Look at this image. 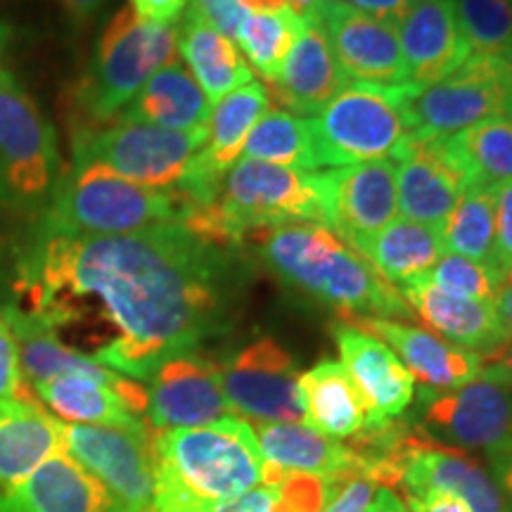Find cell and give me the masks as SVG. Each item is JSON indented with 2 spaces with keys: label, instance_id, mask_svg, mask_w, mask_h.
Listing matches in <instances>:
<instances>
[{
  "label": "cell",
  "instance_id": "6da1fadb",
  "mask_svg": "<svg viewBox=\"0 0 512 512\" xmlns=\"http://www.w3.org/2000/svg\"><path fill=\"white\" fill-rule=\"evenodd\" d=\"M247 271L238 249L181 223L126 235L36 226L15 259V309L69 349L131 380L228 335Z\"/></svg>",
  "mask_w": 512,
  "mask_h": 512
},
{
  "label": "cell",
  "instance_id": "7a4b0ae2",
  "mask_svg": "<svg viewBox=\"0 0 512 512\" xmlns=\"http://www.w3.org/2000/svg\"><path fill=\"white\" fill-rule=\"evenodd\" d=\"M155 491L147 512H219L264 479L252 425L230 418L209 427L155 432Z\"/></svg>",
  "mask_w": 512,
  "mask_h": 512
},
{
  "label": "cell",
  "instance_id": "3957f363",
  "mask_svg": "<svg viewBox=\"0 0 512 512\" xmlns=\"http://www.w3.org/2000/svg\"><path fill=\"white\" fill-rule=\"evenodd\" d=\"M259 256L294 292L323 302L339 316L413 318L401 292L330 228L287 223L259 235Z\"/></svg>",
  "mask_w": 512,
  "mask_h": 512
},
{
  "label": "cell",
  "instance_id": "277c9868",
  "mask_svg": "<svg viewBox=\"0 0 512 512\" xmlns=\"http://www.w3.org/2000/svg\"><path fill=\"white\" fill-rule=\"evenodd\" d=\"M178 57V29L140 19L121 8L95 43L86 72L72 88V126L117 119L152 74Z\"/></svg>",
  "mask_w": 512,
  "mask_h": 512
},
{
  "label": "cell",
  "instance_id": "5b68a950",
  "mask_svg": "<svg viewBox=\"0 0 512 512\" xmlns=\"http://www.w3.org/2000/svg\"><path fill=\"white\" fill-rule=\"evenodd\" d=\"M178 223L171 192L128 181L100 162H72L62 171L36 226L64 235H126Z\"/></svg>",
  "mask_w": 512,
  "mask_h": 512
},
{
  "label": "cell",
  "instance_id": "8992f818",
  "mask_svg": "<svg viewBox=\"0 0 512 512\" xmlns=\"http://www.w3.org/2000/svg\"><path fill=\"white\" fill-rule=\"evenodd\" d=\"M214 214L221 242L235 249L247 235L287 223L328 228V176L240 157L223 178Z\"/></svg>",
  "mask_w": 512,
  "mask_h": 512
},
{
  "label": "cell",
  "instance_id": "52a82bcc",
  "mask_svg": "<svg viewBox=\"0 0 512 512\" xmlns=\"http://www.w3.org/2000/svg\"><path fill=\"white\" fill-rule=\"evenodd\" d=\"M418 93L408 83L370 86L347 83L316 119H311L320 169L392 159L413 131L408 102Z\"/></svg>",
  "mask_w": 512,
  "mask_h": 512
},
{
  "label": "cell",
  "instance_id": "ba28073f",
  "mask_svg": "<svg viewBox=\"0 0 512 512\" xmlns=\"http://www.w3.org/2000/svg\"><path fill=\"white\" fill-rule=\"evenodd\" d=\"M60 176L53 124L0 64V207L41 219Z\"/></svg>",
  "mask_w": 512,
  "mask_h": 512
},
{
  "label": "cell",
  "instance_id": "9c48e42d",
  "mask_svg": "<svg viewBox=\"0 0 512 512\" xmlns=\"http://www.w3.org/2000/svg\"><path fill=\"white\" fill-rule=\"evenodd\" d=\"M207 138V126L169 131L119 119L98 126H72V162H100L128 181L171 192Z\"/></svg>",
  "mask_w": 512,
  "mask_h": 512
},
{
  "label": "cell",
  "instance_id": "30bf717a",
  "mask_svg": "<svg viewBox=\"0 0 512 512\" xmlns=\"http://www.w3.org/2000/svg\"><path fill=\"white\" fill-rule=\"evenodd\" d=\"M408 422L422 439L484 456L512 439V387L489 375L458 389H420Z\"/></svg>",
  "mask_w": 512,
  "mask_h": 512
},
{
  "label": "cell",
  "instance_id": "8fae6325",
  "mask_svg": "<svg viewBox=\"0 0 512 512\" xmlns=\"http://www.w3.org/2000/svg\"><path fill=\"white\" fill-rule=\"evenodd\" d=\"M512 62L489 55H470L432 86L408 102L413 131L453 136L491 117L510 114Z\"/></svg>",
  "mask_w": 512,
  "mask_h": 512
},
{
  "label": "cell",
  "instance_id": "7c38bea8",
  "mask_svg": "<svg viewBox=\"0 0 512 512\" xmlns=\"http://www.w3.org/2000/svg\"><path fill=\"white\" fill-rule=\"evenodd\" d=\"M60 439L62 451L98 479L121 510L147 512L155 491V432L60 420Z\"/></svg>",
  "mask_w": 512,
  "mask_h": 512
},
{
  "label": "cell",
  "instance_id": "4fadbf2b",
  "mask_svg": "<svg viewBox=\"0 0 512 512\" xmlns=\"http://www.w3.org/2000/svg\"><path fill=\"white\" fill-rule=\"evenodd\" d=\"M221 387L230 411L256 422H304L297 358L275 337H256L228 354Z\"/></svg>",
  "mask_w": 512,
  "mask_h": 512
},
{
  "label": "cell",
  "instance_id": "5bb4252c",
  "mask_svg": "<svg viewBox=\"0 0 512 512\" xmlns=\"http://www.w3.org/2000/svg\"><path fill=\"white\" fill-rule=\"evenodd\" d=\"M145 389V420L152 432L209 427L233 413L223 396L219 361L200 351L166 358Z\"/></svg>",
  "mask_w": 512,
  "mask_h": 512
},
{
  "label": "cell",
  "instance_id": "9a60e30c",
  "mask_svg": "<svg viewBox=\"0 0 512 512\" xmlns=\"http://www.w3.org/2000/svg\"><path fill=\"white\" fill-rule=\"evenodd\" d=\"M311 19L323 27L332 55L349 83H406V64L394 24L370 17L342 0H320Z\"/></svg>",
  "mask_w": 512,
  "mask_h": 512
},
{
  "label": "cell",
  "instance_id": "2e32d148",
  "mask_svg": "<svg viewBox=\"0 0 512 512\" xmlns=\"http://www.w3.org/2000/svg\"><path fill=\"white\" fill-rule=\"evenodd\" d=\"M396 192L406 219L441 228L467 190L465 176L448 155L446 136L411 131L396 155Z\"/></svg>",
  "mask_w": 512,
  "mask_h": 512
},
{
  "label": "cell",
  "instance_id": "e0dca14e",
  "mask_svg": "<svg viewBox=\"0 0 512 512\" xmlns=\"http://www.w3.org/2000/svg\"><path fill=\"white\" fill-rule=\"evenodd\" d=\"M31 392L50 415L72 425L150 430L145 420L147 389L138 380L119 373L110 380L91 375H62L34 384Z\"/></svg>",
  "mask_w": 512,
  "mask_h": 512
},
{
  "label": "cell",
  "instance_id": "ac0fdd59",
  "mask_svg": "<svg viewBox=\"0 0 512 512\" xmlns=\"http://www.w3.org/2000/svg\"><path fill=\"white\" fill-rule=\"evenodd\" d=\"M403 498L441 489L470 505L472 512H512L494 475L470 453L448 448L413 434L401 458L399 486Z\"/></svg>",
  "mask_w": 512,
  "mask_h": 512
},
{
  "label": "cell",
  "instance_id": "d6986e66",
  "mask_svg": "<svg viewBox=\"0 0 512 512\" xmlns=\"http://www.w3.org/2000/svg\"><path fill=\"white\" fill-rule=\"evenodd\" d=\"M328 176V228L358 247L394 221L399 209L396 164L392 159L325 171Z\"/></svg>",
  "mask_w": 512,
  "mask_h": 512
},
{
  "label": "cell",
  "instance_id": "ffe728a7",
  "mask_svg": "<svg viewBox=\"0 0 512 512\" xmlns=\"http://www.w3.org/2000/svg\"><path fill=\"white\" fill-rule=\"evenodd\" d=\"M332 337L368 408V425L399 420L415 401V377L382 339L349 323L332 325Z\"/></svg>",
  "mask_w": 512,
  "mask_h": 512
},
{
  "label": "cell",
  "instance_id": "44dd1931",
  "mask_svg": "<svg viewBox=\"0 0 512 512\" xmlns=\"http://www.w3.org/2000/svg\"><path fill=\"white\" fill-rule=\"evenodd\" d=\"M344 323L382 339L396 356L403 358V366L411 370L413 377H418L425 389L448 392L482 375V356L446 342L430 330L373 316H349L344 318Z\"/></svg>",
  "mask_w": 512,
  "mask_h": 512
},
{
  "label": "cell",
  "instance_id": "7402d4cb",
  "mask_svg": "<svg viewBox=\"0 0 512 512\" xmlns=\"http://www.w3.org/2000/svg\"><path fill=\"white\" fill-rule=\"evenodd\" d=\"M396 31L406 64V83L415 91L444 79L472 55L460 34L453 0H415L396 24Z\"/></svg>",
  "mask_w": 512,
  "mask_h": 512
},
{
  "label": "cell",
  "instance_id": "603a6c76",
  "mask_svg": "<svg viewBox=\"0 0 512 512\" xmlns=\"http://www.w3.org/2000/svg\"><path fill=\"white\" fill-rule=\"evenodd\" d=\"M399 292L413 318H418L425 328L432 330V335L446 342L486 356L508 339L498 320L496 304L472 302L448 294L432 283L430 275H420L411 283L401 285Z\"/></svg>",
  "mask_w": 512,
  "mask_h": 512
},
{
  "label": "cell",
  "instance_id": "cb8c5ba5",
  "mask_svg": "<svg viewBox=\"0 0 512 512\" xmlns=\"http://www.w3.org/2000/svg\"><path fill=\"white\" fill-rule=\"evenodd\" d=\"M0 512H124L93 475L67 453L48 458L0 498Z\"/></svg>",
  "mask_w": 512,
  "mask_h": 512
},
{
  "label": "cell",
  "instance_id": "d4e9b609",
  "mask_svg": "<svg viewBox=\"0 0 512 512\" xmlns=\"http://www.w3.org/2000/svg\"><path fill=\"white\" fill-rule=\"evenodd\" d=\"M261 456L287 472H306L347 484L363 479L361 460L354 448L323 437L302 422H256L252 427Z\"/></svg>",
  "mask_w": 512,
  "mask_h": 512
},
{
  "label": "cell",
  "instance_id": "484cf974",
  "mask_svg": "<svg viewBox=\"0 0 512 512\" xmlns=\"http://www.w3.org/2000/svg\"><path fill=\"white\" fill-rule=\"evenodd\" d=\"M347 83V76L332 55L323 27L316 19H309L278 81L268 83V88L280 107H287L290 114L306 117V114L323 110Z\"/></svg>",
  "mask_w": 512,
  "mask_h": 512
},
{
  "label": "cell",
  "instance_id": "4316f807",
  "mask_svg": "<svg viewBox=\"0 0 512 512\" xmlns=\"http://www.w3.org/2000/svg\"><path fill=\"white\" fill-rule=\"evenodd\" d=\"M209 117V98L195 76L176 60L152 74L117 119L126 124L169 128V131H195L207 126Z\"/></svg>",
  "mask_w": 512,
  "mask_h": 512
},
{
  "label": "cell",
  "instance_id": "83f0119b",
  "mask_svg": "<svg viewBox=\"0 0 512 512\" xmlns=\"http://www.w3.org/2000/svg\"><path fill=\"white\" fill-rule=\"evenodd\" d=\"M304 422L330 439H351L368 425V408L347 368L320 361L299 375Z\"/></svg>",
  "mask_w": 512,
  "mask_h": 512
},
{
  "label": "cell",
  "instance_id": "f1b7e54d",
  "mask_svg": "<svg viewBox=\"0 0 512 512\" xmlns=\"http://www.w3.org/2000/svg\"><path fill=\"white\" fill-rule=\"evenodd\" d=\"M178 53L188 62L192 76L209 102H219L228 93L254 81L252 69L240 55L238 46L192 8L183 12V24L178 29Z\"/></svg>",
  "mask_w": 512,
  "mask_h": 512
},
{
  "label": "cell",
  "instance_id": "f546056e",
  "mask_svg": "<svg viewBox=\"0 0 512 512\" xmlns=\"http://www.w3.org/2000/svg\"><path fill=\"white\" fill-rule=\"evenodd\" d=\"M57 453H62L60 420L38 403L19 401L0 420V498Z\"/></svg>",
  "mask_w": 512,
  "mask_h": 512
},
{
  "label": "cell",
  "instance_id": "4dcf8cb0",
  "mask_svg": "<svg viewBox=\"0 0 512 512\" xmlns=\"http://www.w3.org/2000/svg\"><path fill=\"white\" fill-rule=\"evenodd\" d=\"M356 252L382 275L387 283L406 285L427 275L444 252L441 230L411 219H394L387 228L363 240Z\"/></svg>",
  "mask_w": 512,
  "mask_h": 512
},
{
  "label": "cell",
  "instance_id": "1f68e13d",
  "mask_svg": "<svg viewBox=\"0 0 512 512\" xmlns=\"http://www.w3.org/2000/svg\"><path fill=\"white\" fill-rule=\"evenodd\" d=\"M0 318L5 320L12 337H15L19 366H22V375L29 387L62 375H91L102 377V380H110L117 375L114 370L95 363L93 358L69 349L53 332L38 325L34 318L24 316L12 304H0Z\"/></svg>",
  "mask_w": 512,
  "mask_h": 512
},
{
  "label": "cell",
  "instance_id": "d6a6232c",
  "mask_svg": "<svg viewBox=\"0 0 512 512\" xmlns=\"http://www.w3.org/2000/svg\"><path fill=\"white\" fill-rule=\"evenodd\" d=\"M448 155L470 185H498L512 178V114L491 117L446 136Z\"/></svg>",
  "mask_w": 512,
  "mask_h": 512
},
{
  "label": "cell",
  "instance_id": "836d02e7",
  "mask_svg": "<svg viewBox=\"0 0 512 512\" xmlns=\"http://www.w3.org/2000/svg\"><path fill=\"white\" fill-rule=\"evenodd\" d=\"M242 157L297 171L320 169L311 119L280 110L266 112L256 121L247 136Z\"/></svg>",
  "mask_w": 512,
  "mask_h": 512
},
{
  "label": "cell",
  "instance_id": "e575fe53",
  "mask_svg": "<svg viewBox=\"0 0 512 512\" xmlns=\"http://www.w3.org/2000/svg\"><path fill=\"white\" fill-rule=\"evenodd\" d=\"M496 185H470L441 226L444 249L467 259L494 264L496 238Z\"/></svg>",
  "mask_w": 512,
  "mask_h": 512
},
{
  "label": "cell",
  "instance_id": "d590c367",
  "mask_svg": "<svg viewBox=\"0 0 512 512\" xmlns=\"http://www.w3.org/2000/svg\"><path fill=\"white\" fill-rule=\"evenodd\" d=\"M309 19L297 12H247L238 31V43L245 50L247 60L268 83L278 81L294 43L299 41Z\"/></svg>",
  "mask_w": 512,
  "mask_h": 512
},
{
  "label": "cell",
  "instance_id": "8d00e7d4",
  "mask_svg": "<svg viewBox=\"0 0 512 512\" xmlns=\"http://www.w3.org/2000/svg\"><path fill=\"white\" fill-rule=\"evenodd\" d=\"M344 484L306 472H280L278 479L254 486L219 512H323Z\"/></svg>",
  "mask_w": 512,
  "mask_h": 512
},
{
  "label": "cell",
  "instance_id": "74e56055",
  "mask_svg": "<svg viewBox=\"0 0 512 512\" xmlns=\"http://www.w3.org/2000/svg\"><path fill=\"white\" fill-rule=\"evenodd\" d=\"M453 10L470 53L512 62V0H453Z\"/></svg>",
  "mask_w": 512,
  "mask_h": 512
},
{
  "label": "cell",
  "instance_id": "f35d334b",
  "mask_svg": "<svg viewBox=\"0 0 512 512\" xmlns=\"http://www.w3.org/2000/svg\"><path fill=\"white\" fill-rule=\"evenodd\" d=\"M427 275H430L434 285H439L448 294L491 304H496V297L505 280L496 266L482 264V261L467 259V256L460 254L444 256Z\"/></svg>",
  "mask_w": 512,
  "mask_h": 512
},
{
  "label": "cell",
  "instance_id": "ab89813d",
  "mask_svg": "<svg viewBox=\"0 0 512 512\" xmlns=\"http://www.w3.org/2000/svg\"><path fill=\"white\" fill-rule=\"evenodd\" d=\"M0 401L38 403L27 380H24L17 342L3 318H0Z\"/></svg>",
  "mask_w": 512,
  "mask_h": 512
},
{
  "label": "cell",
  "instance_id": "60d3db41",
  "mask_svg": "<svg viewBox=\"0 0 512 512\" xmlns=\"http://www.w3.org/2000/svg\"><path fill=\"white\" fill-rule=\"evenodd\" d=\"M496 202V238L494 264L503 278L512 275V178L494 188Z\"/></svg>",
  "mask_w": 512,
  "mask_h": 512
},
{
  "label": "cell",
  "instance_id": "b9f144b4",
  "mask_svg": "<svg viewBox=\"0 0 512 512\" xmlns=\"http://www.w3.org/2000/svg\"><path fill=\"white\" fill-rule=\"evenodd\" d=\"M190 8L207 19L211 27L219 29L223 36H228L230 41L238 36L242 19L247 15L240 0H190Z\"/></svg>",
  "mask_w": 512,
  "mask_h": 512
},
{
  "label": "cell",
  "instance_id": "7bdbcfd3",
  "mask_svg": "<svg viewBox=\"0 0 512 512\" xmlns=\"http://www.w3.org/2000/svg\"><path fill=\"white\" fill-rule=\"evenodd\" d=\"M377 494V486L368 479H351L332 496L323 512H366Z\"/></svg>",
  "mask_w": 512,
  "mask_h": 512
},
{
  "label": "cell",
  "instance_id": "ee69618b",
  "mask_svg": "<svg viewBox=\"0 0 512 512\" xmlns=\"http://www.w3.org/2000/svg\"><path fill=\"white\" fill-rule=\"evenodd\" d=\"M128 8L140 19L152 24H162V27H174L183 12L188 10V0H128Z\"/></svg>",
  "mask_w": 512,
  "mask_h": 512
},
{
  "label": "cell",
  "instance_id": "f6af8a7d",
  "mask_svg": "<svg viewBox=\"0 0 512 512\" xmlns=\"http://www.w3.org/2000/svg\"><path fill=\"white\" fill-rule=\"evenodd\" d=\"M408 512H472L463 498L441 489H427L422 494L406 496Z\"/></svg>",
  "mask_w": 512,
  "mask_h": 512
},
{
  "label": "cell",
  "instance_id": "bcb514c9",
  "mask_svg": "<svg viewBox=\"0 0 512 512\" xmlns=\"http://www.w3.org/2000/svg\"><path fill=\"white\" fill-rule=\"evenodd\" d=\"M342 3H347L351 8L366 12V15L382 19V22H389L396 27V24L406 17V12L411 10L415 0H342Z\"/></svg>",
  "mask_w": 512,
  "mask_h": 512
},
{
  "label": "cell",
  "instance_id": "7dc6e473",
  "mask_svg": "<svg viewBox=\"0 0 512 512\" xmlns=\"http://www.w3.org/2000/svg\"><path fill=\"white\" fill-rule=\"evenodd\" d=\"M486 460H489V472L494 475L496 484L501 486L505 501L512 510V439L501 448H496L494 453H489Z\"/></svg>",
  "mask_w": 512,
  "mask_h": 512
},
{
  "label": "cell",
  "instance_id": "c3c4849f",
  "mask_svg": "<svg viewBox=\"0 0 512 512\" xmlns=\"http://www.w3.org/2000/svg\"><path fill=\"white\" fill-rule=\"evenodd\" d=\"M482 373L512 387V337L505 339L491 354L482 356Z\"/></svg>",
  "mask_w": 512,
  "mask_h": 512
},
{
  "label": "cell",
  "instance_id": "681fc988",
  "mask_svg": "<svg viewBox=\"0 0 512 512\" xmlns=\"http://www.w3.org/2000/svg\"><path fill=\"white\" fill-rule=\"evenodd\" d=\"M62 10L74 19L76 24H88L107 8L110 0H57Z\"/></svg>",
  "mask_w": 512,
  "mask_h": 512
},
{
  "label": "cell",
  "instance_id": "f907efd6",
  "mask_svg": "<svg viewBox=\"0 0 512 512\" xmlns=\"http://www.w3.org/2000/svg\"><path fill=\"white\" fill-rule=\"evenodd\" d=\"M496 313H498V320H501L505 335L512 337V275L503 280L501 292H498L496 297Z\"/></svg>",
  "mask_w": 512,
  "mask_h": 512
},
{
  "label": "cell",
  "instance_id": "816d5d0a",
  "mask_svg": "<svg viewBox=\"0 0 512 512\" xmlns=\"http://www.w3.org/2000/svg\"><path fill=\"white\" fill-rule=\"evenodd\" d=\"M366 512H408V508L403 505V501L394 494V491L380 489Z\"/></svg>",
  "mask_w": 512,
  "mask_h": 512
},
{
  "label": "cell",
  "instance_id": "f5cc1de1",
  "mask_svg": "<svg viewBox=\"0 0 512 512\" xmlns=\"http://www.w3.org/2000/svg\"><path fill=\"white\" fill-rule=\"evenodd\" d=\"M240 3L247 12H278L290 8V0H240Z\"/></svg>",
  "mask_w": 512,
  "mask_h": 512
},
{
  "label": "cell",
  "instance_id": "db71d44e",
  "mask_svg": "<svg viewBox=\"0 0 512 512\" xmlns=\"http://www.w3.org/2000/svg\"><path fill=\"white\" fill-rule=\"evenodd\" d=\"M318 5H320V0H290L292 12H297V15L304 19H311L313 15H316Z\"/></svg>",
  "mask_w": 512,
  "mask_h": 512
},
{
  "label": "cell",
  "instance_id": "11a10c76",
  "mask_svg": "<svg viewBox=\"0 0 512 512\" xmlns=\"http://www.w3.org/2000/svg\"><path fill=\"white\" fill-rule=\"evenodd\" d=\"M17 403H19V401H0V420H3L8 413L15 411Z\"/></svg>",
  "mask_w": 512,
  "mask_h": 512
},
{
  "label": "cell",
  "instance_id": "9f6ffc18",
  "mask_svg": "<svg viewBox=\"0 0 512 512\" xmlns=\"http://www.w3.org/2000/svg\"><path fill=\"white\" fill-rule=\"evenodd\" d=\"M0 53H3V31H0Z\"/></svg>",
  "mask_w": 512,
  "mask_h": 512
},
{
  "label": "cell",
  "instance_id": "6f0895ef",
  "mask_svg": "<svg viewBox=\"0 0 512 512\" xmlns=\"http://www.w3.org/2000/svg\"><path fill=\"white\" fill-rule=\"evenodd\" d=\"M510 114H512V105H510Z\"/></svg>",
  "mask_w": 512,
  "mask_h": 512
}]
</instances>
